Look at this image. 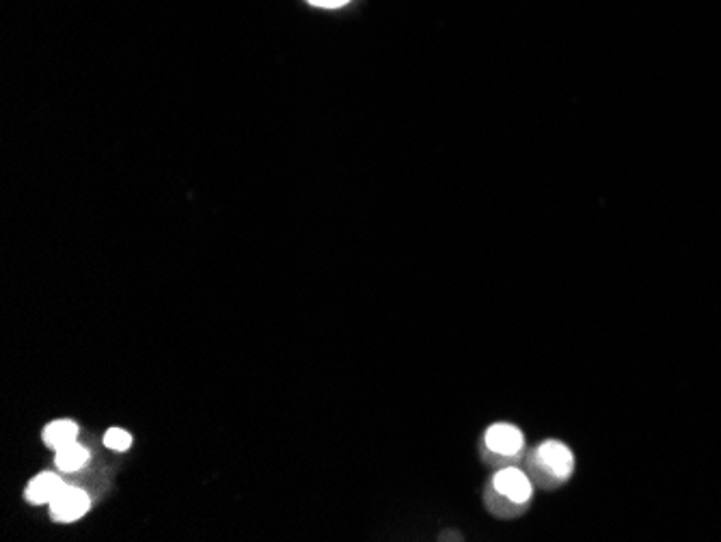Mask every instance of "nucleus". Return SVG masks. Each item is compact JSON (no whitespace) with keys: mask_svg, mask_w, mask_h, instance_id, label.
Masks as SVG:
<instances>
[{"mask_svg":"<svg viewBox=\"0 0 721 542\" xmlns=\"http://www.w3.org/2000/svg\"><path fill=\"white\" fill-rule=\"evenodd\" d=\"M525 452V434L519 426L510 422L493 423L486 432H484L482 441V456L488 465L502 466L516 465Z\"/></svg>","mask_w":721,"mask_h":542,"instance_id":"3","label":"nucleus"},{"mask_svg":"<svg viewBox=\"0 0 721 542\" xmlns=\"http://www.w3.org/2000/svg\"><path fill=\"white\" fill-rule=\"evenodd\" d=\"M104 445L112 449V452H126L132 445V434L123 431V428H111L104 434Z\"/></svg>","mask_w":721,"mask_h":542,"instance_id":"8","label":"nucleus"},{"mask_svg":"<svg viewBox=\"0 0 721 542\" xmlns=\"http://www.w3.org/2000/svg\"><path fill=\"white\" fill-rule=\"evenodd\" d=\"M534 482L527 475L525 469L516 465L502 466L491 477L484 499L494 517L499 519H516L525 514L534 499Z\"/></svg>","mask_w":721,"mask_h":542,"instance_id":"1","label":"nucleus"},{"mask_svg":"<svg viewBox=\"0 0 721 542\" xmlns=\"http://www.w3.org/2000/svg\"><path fill=\"white\" fill-rule=\"evenodd\" d=\"M80 428L72 420H57L44 428V443L48 448H63V445L78 441Z\"/></svg>","mask_w":721,"mask_h":542,"instance_id":"6","label":"nucleus"},{"mask_svg":"<svg viewBox=\"0 0 721 542\" xmlns=\"http://www.w3.org/2000/svg\"><path fill=\"white\" fill-rule=\"evenodd\" d=\"M307 3L316 4V7H325V9H337L343 7V4L350 3V0H307Z\"/></svg>","mask_w":721,"mask_h":542,"instance_id":"9","label":"nucleus"},{"mask_svg":"<svg viewBox=\"0 0 721 542\" xmlns=\"http://www.w3.org/2000/svg\"><path fill=\"white\" fill-rule=\"evenodd\" d=\"M63 486H66V482H63L61 477H58L57 474H50V471H44V474L35 475L33 480L29 482L24 495L31 503L41 506V503H50L52 499L61 493Z\"/></svg>","mask_w":721,"mask_h":542,"instance_id":"5","label":"nucleus"},{"mask_svg":"<svg viewBox=\"0 0 721 542\" xmlns=\"http://www.w3.org/2000/svg\"><path fill=\"white\" fill-rule=\"evenodd\" d=\"M525 471L536 488L557 491L574 474V454L566 443L547 439L525 456Z\"/></svg>","mask_w":721,"mask_h":542,"instance_id":"2","label":"nucleus"},{"mask_svg":"<svg viewBox=\"0 0 721 542\" xmlns=\"http://www.w3.org/2000/svg\"><path fill=\"white\" fill-rule=\"evenodd\" d=\"M87 460H89V449L85 448V445H80L78 441L58 448L57 456H55L57 466L61 471H66V474H72V471L83 469V466L87 465Z\"/></svg>","mask_w":721,"mask_h":542,"instance_id":"7","label":"nucleus"},{"mask_svg":"<svg viewBox=\"0 0 721 542\" xmlns=\"http://www.w3.org/2000/svg\"><path fill=\"white\" fill-rule=\"evenodd\" d=\"M91 506V499L83 488L63 486L61 493L50 502V514L57 523H74L80 517L87 514Z\"/></svg>","mask_w":721,"mask_h":542,"instance_id":"4","label":"nucleus"}]
</instances>
